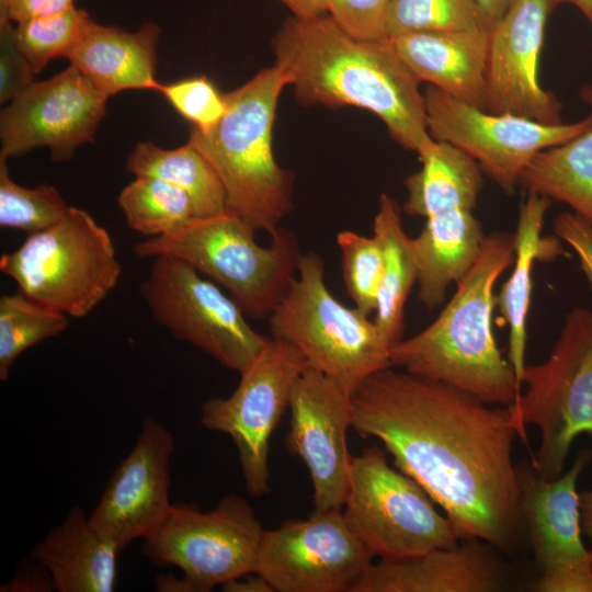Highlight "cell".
<instances>
[{
	"label": "cell",
	"instance_id": "cell-1",
	"mask_svg": "<svg viewBox=\"0 0 592 592\" xmlns=\"http://www.w3.org/2000/svg\"><path fill=\"white\" fill-rule=\"evenodd\" d=\"M351 400V428L383 444L460 540L478 538L509 556L526 551L509 407L391 366L369 375Z\"/></svg>",
	"mask_w": 592,
	"mask_h": 592
},
{
	"label": "cell",
	"instance_id": "cell-2",
	"mask_svg": "<svg viewBox=\"0 0 592 592\" xmlns=\"http://www.w3.org/2000/svg\"><path fill=\"white\" fill-rule=\"evenodd\" d=\"M275 62L303 105L355 106L375 114L390 136L418 155L435 141L420 80L389 38L362 39L330 14L287 18L271 41Z\"/></svg>",
	"mask_w": 592,
	"mask_h": 592
},
{
	"label": "cell",
	"instance_id": "cell-3",
	"mask_svg": "<svg viewBox=\"0 0 592 592\" xmlns=\"http://www.w3.org/2000/svg\"><path fill=\"white\" fill-rule=\"evenodd\" d=\"M513 257V235H487L477 261L439 317L391 348V366L443 382L488 405H513L521 385L492 332L494 285Z\"/></svg>",
	"mask_w": 592,
	"mask_h": 592
},
{
	"label": "cell",
	"instance_id": "cell-4",
	"mask_svg": "<svg viewBox=\"0 0 592 592\" xmlns=\"http://www.w3.org/2000/svg\"><path fill=\"white\" fill-rule=\"evenodd\" d=\"M275 65L225 93L227 111L209 132L192 127L187 143L209 162L226 196V210L271 236L293 209L294 175L275 160L272 130L282 90Z\"/></svg>",
	"mask_w": 592,
	"mask_h": 592
},
{
	"label": "cell",
	"instance_id": "cell-5",
	"mask_svg": "<svg viewBox=\"0 0 592 592\" xmlns=\"http://www.w3.org/2000/svg\"><path fill=\"white\" fill-rule=\"evenodd\" d=\"M255 230L224 210L194 217L179 229L134 246L139 258L170 255L183 260L225 287L246 316L269 318L297 274L303 255L294 232L278 228L270 246L255 241Z\"/></svg>",
	"mask_w": 592,
	"mask_h": 592
},
{
	"label": "cell",
	"instance_id": "cell-6",
	"mask_svg": "<svg viewBox=\"0 0 592 592\" xmlns=\"http://www.w3.org/2000/svg\"><path fill=\"white\" fill-rule=\"evenodd\" d=\"M269 321L272 337L293 344L309 366L351 396L369 375L391 366L392 345L374 320L331 294L323 260L315 251L301 255L297 274Z\"/></svg>",
	"mask_w": 592,
	"mask_h": 592
},
{
	"label": "cell",
	"instance_id": "cell-7",
	"mask_svg": "<svg viewBox=\"0 0 592 592\" xmlns=\"http://www.w3.org/2000/svg\"><path fill=\"white\" fill-rule=\"evenodd\" d=\"M0 271L30 298L82 318L116 286L122 265L110 232L87 210L70 206L60 221L3 253Z\"/></svg>",
	"mask_w": 592,
	"mask_h": 592
},
{
	"label": "cell",
	"instance_id": "cell-8",
	"mask_svg": "<svg viewBox=\"0 0 592 592\" xmlns=\"http://www.w3.org/2000/svg\"><path fill=\"white\" fill-rule=\"evenodd\" d=\"M525 395L509 406L519 437L527 445L525 424H535L540 445L532 467L544 480L562 474L573 440L592 437V311L576 307L567 314L548 358L525 366Z\"/></svg>",
	"mask_w": 592,
	"mask_h": 592
},
{
	"label": "cell",
	"instance_id": "cell-9",
	"mask_svg": "<svg viewBox=\"0 0 592 592\" xmlns=\"http://www.w3.org/2000/svg\"><path fill=\"white\" fill-rule=\"evenodd\" d=\"M343 506L348 527L380 559L411 558L460 542L425 490L391 467L378 445L351 456Z\"/></svg>",
	"mask_w": 592,
	"mask_h": 592
},
{
	"label": "cell",
	"instance_id": "cell-10",
	"mask_svg": "<svg viewBox=\"0 0 592 592\" xmlns=\"http://www.w3.org/2000/svg\"><path fill=\"white\" fill-rule=\"evenodd\" d=\"M264 531L250 503L238 494L225 496L209 512L175 503L144 538L141 553L157 566L180 568L191 592H208L255 572Z\"/></svg>",
	"mask_w": 592,
	"mask_h": 592
},
{
	"label": "cell",
	"instance_id": "cell-11",
	"mask_svg": "<svg viewBox=\"0 0 592 592\" xmlns=\"http://www.w3.org/2000/svg\"><path fill=\"white\" fill-rule=\"evenodd\" d=\"M139 294L153 320L173 338L202 350L229 369L246 371L269 341L248 323L230 296L181 259L153 258Z\"/></svg>",
	"mask_w": 592,
	"mask_h": 592
},
{
	"label": "cell",
	"instance_id": "cell-12",
	"mask_svg": "<svg viewBox=\"0 0 592 592\" xmlns=\"http://www.w3.org/2000/svg\"><path fill=\"white\" fill-rule=\"evenodd\" d=\"M309 366L293 344L271 337L255 361L242 373L227 398H210L201 407L200 422L234 441L247 491L262 497L271 491L270 439L289 407L293 387Z\"/></svg>",
	"mask_w": 592,
	"mask_h": 592
},
{
	"label": "cell",
	"instance_id": "cell-13",
	"mask_svg": "<svg viewBox=\"0 0 592 592\" xmlns=\"http://www.w3.org/2000/svg\"><path fill=\"white\" fill-rule=\"evenodd\" d=\"M426 125L436 141L448 143L476 160L505 193L539 151L583 132L592 112L578 122L548 125L510 113H492L429 86L425 90Z\"/></svg>",
	"mask_w": 592,
	"mask_h": 592
},
{
	"label": "cell",
	"instance_id": "cell-14",
	"mask_svg": "<svg viewBox=\"0 0 592 592\" xmlns=\"http://www.w3.org/2000/svg\"><path fill=\"white\" fill-rule=\"evenodd\" d=\"M373 557L341 509L315 510L306 520L264 531L255 572L274 592H350Z\"/></svg>",
	"mask_w": 592,
	"mask_h": 592
},
{
	"label": "cell",
	"instance_id": "cell-15",
	"mask_svg": "<svg viewBox=\"0 0 592 592\" xmlns=\"http://www.w3.org/2000/svg\"><path fill=\"white\" fill-rule=\"evenodd\" d=\"M592 451L583 449L570 469L544 480L532 464L516 465L520 509L538 577L537 592H592V551L581 538L580 496L577 483Z\"/></svg>",
	"mask_w": 592,
	"mask_h": 592
},
{
	"label": "cell",
	"instance_id": "cell-16",
	"mask_svg": "<svg viewBox=\"0 0 592 592\" xmlns=\"http://www.w3.org/2000/svg\"><path fill=\"white\" fill-rule=\"evenodd\" d=\"M107 96L75 66L33 82L2 109L0 158L10 159L46 147L53 161L71 159L93 141Z\"/></svg>",
	"mask_w": 592,
	"mask_h": 592
},
{
	"label": "cell",
	"instance_id": "cell-17",
	"mask_svg": "<svg viewBox=\"0 0 592 592\" xmlns=\"http://www.w3.org/2000/svg\"><path fill=\"white\" fill-rule=\"evenodd\" d=\"M174 446L172 432L146 418L135 445L113 471L89 515L91 526L119 551L152 534L169 514Z\"/></svg>",
	"mask_w": 592,
	"mask_h": 592
},
{
	"label": "cell",
	"instance_id": "cell-18",
	"mask_svg": "<svg viewBox=\"0 0 592 592\" xmlns=\"http://www.w3.org/2000/svg\"><path fill=\"white\" fill-rule=\"evenodd\" d=\"M288 408L285 443L308 468L315 510L342 509L352 456L346 444L351 395L308 366L293 387Z\"/></svg>",
	"mask_w": 592,
	"mask_h": 592
},
{
	"label": "cell",
	"instance_id": "cell-19",
	"mask_svg": "<svg viewBox=\"0 0 592 592\" xmlns=\"http://www.w3.org/2000/svg\"><path fill=\"white\" fill-rule=\"evenodd\" d=\"M566 0H516L489 31L487 111L557 125L561 103L538 81L545 27Z\"/></svg>",
	"mask_w": 592,
	"mask_h": 592
},
{
	"label": "cell",
	"instance_id": "cell-20",
	"mask_svg": "<svg viewBox=\"0 0 592 592\" xmlns=\"http://www.w3.org/2000/svg\"><path fill=\"white\" fill-rule=\"evenodd\" d=\"M478 539H462L451 548L374 563L350 592H494L511 587L510 568Z\"/></svg>",
	"mask_w": 592,
	"mask_h": 592
},
{
	"label": "cell",
	"instance_id": "cell-21",
	"mask_svg": "<svg viewBox=\"0 0 592 592\" xmlns=\"http://www.w3.org/2000/svg\"><path fill=\"white\" fill-rule=\"evenodd\" d=\"M421 81L487 111L489 31H424L389 38Z\"/></svg>",
	"mask_w": 592,
	"mask_h": 592
},
{
	"label": "cell",
	"instance_id": "cell-22",
	"mask_svg": "<svg viewBox=\"0 0 592 592\" xmlns=\"http://www.w3.org/2000/svg\"><path fill=\"white\" fill-rule=\"evenodd\" d=\"M161 30L146 22L136 31L90 18L67 59L107 98L125 90L159 91L157 45Z\"/></svg>",
	"mask_w": 592,
	"mask_h": 592
},
{
	"label": "cell",
	"instance_id": "cell-23",
	"mask_svg": "<svg viewBox=\"0 0 592 592\" xmlns=\"http://www.w3.org/2000/svg\"><path fill=\"white\" fill-rule=\"evenodd\" d=\"M119 553L76 505L33 547L30 557L49 572L58 592H112Z\"/></svg>",
	"mask_w": 592,
	"mask_h": 592
},
{
	"label": "cell",
	"instance_id": "cell-24",
	"mask_svg": "<svg viewBox=\"0 0 592 592\" xmlns=\"http://www.w3.org/2000/svg\"><path fill=\"white\" fill-rule=\"evenodd\" d=\"M551 201L527 192L519 210L514 238L515 259L510 277L494 296L496 306L509 326V361L522 386L525 369L527 315L532 292V269L536 260L554 261L569 254L557 236H543L546 212Z\"/></svg>",
	"mask_w": 592,
	"mask_h": 592
},
{
	"label": "cell",
	"instance_id": "cell-25",
	"mask_svg": "<svg viewBox=\"0 0 592 592\" xmlns=\"http://www.w3.org/2000/svg\"><path fill=\"white\" fill-rule=\"evenodd\" d=\"M471 209H451L430 216L420 235L411 238L418 267L420 301L429 309L441 305L477 261L486 236Z\"/></svg>",
	"mask_w": 592,
	"mask_h": 592
},
{
	"label": "cell",
	"instance_id": "cell-26",
	"mask_svg": "<svg viewBox=\"0 0 592 592\" xmlns=\"http://www.w3.org/2000/svg\"><path fill=\"white\" fill-rule=\"evenodd\" d=\"M419 158L421 169L405 180L407 215L428 218L451 209H475L482 187L476 160L459 148L436 140Z\"/></svg>",
	"mask_w": 592,
	"mask_h": 592
},
{
	"label": "cell",
	"instance_id": "cell-27",
	"mask_svg": "<svg viewBox=\"0 0 592 592\" xmlns=\"http://www.w3.org/2000/svg\"><path fill=\"white\" fill-rule=\"evenodd\" d=\"M580 95L592 107V86H584ZM519 185L567 204L592 225V121L571 139L536 153L522 171Z\"/></svg>",
	"mask_w": 592,
	"mask_h": 592
},
{
	"label": "cell",
	"instance_id": "cell-28",
	"mask_svg": "<svg viewBox=\"0 0 592 592\" xmlns=\"http://www.w3.org/2000/svg\"><path fill=\"white\" fill-rule=\"evenodd\" d=\"M373 234L382 241L385 255L374 322L394 346L402 339L405 306L417 282L418 267L398 203L386 193L379 197Z\"/></svg>",
	"mask_w": 592,
	"mask_h": 592
},
{
	"label": "cell",
	"instance_id": "cell-29",
	"mask_svg": "<svg viewBox=\"0 0 592 592\" xmlns=\"http://www.w3.org/2000/svg\"><path fill=\"white\" fill-rule=\"evenodd\" d=\"M126 169L135 177H150L185 191L195 216L209 217L226 209L223 184L209 162L192 145L164 149L150 141L137 143L126 158Z\"/></svg>",
	"mask_w": 592,
	"mask_h": 592
},
{
	"label": "cell",
	"instance_id": "cell-30",
	"mask_svg": "<svg viewBox=\"0 0 592 592\" xmlns=\"http://www.w3.org/2000/svg\"><path fill=\"white\" fill-rule=\"evenodd\" d=\"M128 226L148 238L172 232L195 216L191 196L182 189L150 177H135L118 194Z\"/></svg>",
	"mask_w": 592,
	"mask_h": 592
},
{
	"label": "cell",
	"instance_id": "cell-31",
	"mask_svg": "<svg viewBox=\"0 0 592 592\" xmlns=\"http://www.w3.org/2000/svg\"><path fill=\"white\" fill-rule=\"evenodd\" d=\"M69 326L68 316L30 298L21 291L0 297V379L7 380L21 353L57 337Z\"/></svg>",
	"mask_w": 592,
	"mask_h": 592
},
{
	"label": "cell",
	"instance_id": "cell-32",
	"mask_svg": "<svg viewBox=\"0 0 592 592\" xmlns=\"http://www.w3.org/2000/svg\"><path fill=\"white\" fill-rule=\"evenodd\" d=\"M7 159L0 158V227L37 232L60 221L70 206L50 184L24 187L9 174Z\"/></svg>",
	"mask_w": 592,
	"mask_h": 592
},
{
	"label": "cell",
	"instance_id": "cell-33",
	"mask_svg": "<svg viewBox=\"0 0 592 592\" xmlns=\"http://www.w3.org/2000/svg\"><path fill=\"white\" fill-rule=\"evenodd\" d=\"M483 29L476 0H389L385 19L388 38L424 31Z\"/></svg>",
	"mask_w": 592,
	"mask_h": 592
},
{
	"label": "cell",
	"instance_id": "cell-34",
	"mask_svg": "<svg viewBox=\"0 0 592 592\" xmlns=\"http://www.w3.org/2000/svg\"><path fill=\"white\" fill-rule=\"evenodd\" d=\"M90 15L76 7L27 20L14 26L16 45L33 71L41 72L55 58H67L81 38Z\"/></svg>",
	"mask_w": 592,
	"mask_h": 592
},
{
	"label": "cell",
	"instance_id": "cell-35",
	"mask_svg": "<svg viewBox=\"0 0 592 592\" xmlns=\"http://www.w3.org/2000/svg\"><path fill=\"white\" fill-rule=\"evenodd\" d=\"M346 293L365 316L376 311L384 274V248L377 236L342 230L337 235Z\"/></svg>",
	"mask_w": 592,
	"mask_h": 592
},
{
	"label": "cell",
	"instance_id": "cell-36",
	"mask_svg": "<svg viewBox=\"0 0 592 592\" xmlns=\"http://www.w3.org/2000/svg\"><path fill=\"white\" fill-rule=\"evenodd\" d=\"M158 92L194 128L203 133L212 130L227 111L225 93H220L206 76L161 83Z\"/></svg>",
	"mask_w": 592,
	"mask_h": 592
},
{
	"label": "cell",
	"instance_id": "cell-37",
	"mask_svg": "<svg viewBox=\"0 0 592 592\" xmlns=\"http://www.w3.org/2000/svg\"><path fill=\"white\" fill-rule=\"evenodd\" d=\"M388 2L389 0H327L328 14L354 37L386 38L385 19Z\"/></svg>",
	"mask_w": 592,
	"mask_h": 592
},
{
	"label": "cell",
	"instance_id": "cell-38",
	"mask_svg": "<svg viewBox=\"0 0 592 592\" xmlns=\"http://www.w3.org/2000/svg\"><path fill=\"white\" fill-rule=\"evenodd\" d=\"M27 59L19 49L12 22L0 24V102L8 103L34 81Z\"/></svg>",
	"mask_w": 592,
	"mask_h": 592
},
{
	"label": "cell",
	"instance_id": "cell-39",
	"mask_svg": "<svg viewBox=\"0 0 592 592\" xmlns=\"http://www.w3.org/2000/svg\"><path fill=\"white\" fill-rule=\"evenodd\" d=\"M554 231L577 254L592 291V225L573 212H562L555 220Z\"/></svg>",
	"mask_w": 592,
	"mask_h": 592
},
{
	"label": "cell",
	"instance_id": "cell-40",
	"mask_svg": "<svg viewBox=\"0 0 592 592\" xmlns=\"http://www.w3.org/2000/svg\"><path fill=\"white\" fill-rule=\"evenodd\" d=\"M55 590L49 572L37 561L24 559L19 562L13 577L1 588V592H50Z\"/></svg>",
	"mask_w": 592,
	"mask_h": 592
},
{
	"label": "cell",
	"instance_id": "cell-41",
	"mask_svg": "<svg viewBox=\"0 0 592 592\" xmlns=\"http://www.w3.org/2000/svg\"><path fill=\"white\" fill-rule=\"evenodd\" d=\"M75 0H8L4 19L0 24L21 23L27 20L56 14L72 7Z\"/></svg>",
	"mask_w": 592,
	"mask_h": 592
},
{
	"label": "cell",
	"instance_id": "cell-42",
	"mask_svg": "<svg viewBox=\"0 0 592 592\" xmlns=\"http://www.w3.org/2000/svg\"><path fill=\"white\" fill-rule=\"evenodd\" d=\"M225 592H274L271 584L259 573L250 572L221 584Z\"/></svg>",
	"mask_w": 592,
	"mask_h": 592
},
{
	"label": "cell",
	"instance_id": "cell-43",
	"mask_svg": "<svg viewBox=\"0 0 592 592\" xmlns=\"http://www.w3.org/2000/svg\"><path fill=\"white\" fill-rule=\"evenodd\" d=\"M516 0H476L482 27L490 31Z\"/></svg>",
	"mask_w": 592,
	"mask_h": 592
},
{
	"label": "cell",
	"instance_id": "cell-44",
	"mask_svg": "<svg viewBox=\"0 0 592 592\" xmlns=\"http://www.w3.org/2000/svg\"><path fill=\"white\" fill-rule=\"evenodd\" d=\"M287 7L293 16L300 19L317 18L328 13L327 0H276Z\"/></svg>",
	"mask_w": 592,
	"mask_h": 592
},
{
	"label": "cell",
	"instance_id": "cell-45",
	"mask_svg": "<svg viewBox=\"0 0 592 592\" xmlns=\"http://www.w3.org/2000/svg\"><path fill=\"white\" fill-rule=\"evenodd\" d=\"M579 496L582 533L591 540L592 544V490H584L579 493Z\"/></svg>",
	"mask_w": 592,
	"mask_h": 592
},
{
	"label": "cell",
	"instance_id": "cell-46",
	"mask_svg": "<svg viewBox=\"0 0 592 592\" xmlns=\"http://www.w3.org/2000/svg\"><path fill=\"white\" fill-rule=\"evenodd\" d=\"M158 591L191 592L184 579H178L171 574H160L156 579Z\"/></svg>",
	"mask_w": 592,
	"mask_h": 592
},
{
	"label": "cell",
	"instance_id": "cell-47",
	"mask_svg": "<svg viewBox=\"0 0 592 592\" xmlns=\"http://www.w3.org/2000/svg\"><path fill=\"white\" fill-rule=\"evenodd\" d=\"M566 2L578 8L592 26V0H566Z\"/></svg>",
	"mask_w": 592,
	"mask_h": 592
},
{
	"label": "cell",
	"instance_id": "cell-48",
	"mask_svg": "<svg viewBox=\"0 0 592 592\" xmlns=\"http://www.w3.org/2000/svg\"><path fill=\"white\" fill-rule=\"evenodd\" d=\"M8 0H0V21L4 19Z\"/></svg>",
	"mask_w": 592,
	"mask_h": 592
}]
</instances>
